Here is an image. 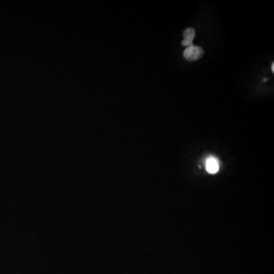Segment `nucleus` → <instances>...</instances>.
<instances>
[{"label": "nucleus", "instance_id": "nucleus-1", "mask_svg": "<svg viewBox=\"0 0 274 274\" xmlns=\"http://www.w3.org/2000/svg\"><path fill=\"white\" fill-rule=\"evenodd\" d=\"M203 55H204V51L203 48L198 46H194V45L186 48L185 51H184V58L188 61L198 60L200 58L203 57Z\"/></svg>", "mask_w": 274, "mask_h": 274}, {"label": "nucleus", "instance_id": "nucleus-3", "mask_svg": "<svg viewBox=\"0 0 274 274\" xmlns=\"http://www.w3.org/2000/svg\"><path fill=\"white\" fill-rule=\"evenodd\" d=\"M196 32L195 30L192 28H188L187 29L184 30V40H188V41L193 42L194 37H195Z\"/></svg>", "mask_w": 274, "mask_h": 274}, {"label": "nucleus", "instance_id": "nucleus-4", "mask_svg": "<svg viewBox=\"0 0 274 274\" xmlns=\"http://www.w3.org/2000/svg\"><path fill=\"white\" fill-rule=\"evenodd\" d=\"M271 70H272V72H273V73H274V62H273V64H272Z\"/></svg>", "mask_w": 274, "mask_h": 274}, {"label": "nucleus", "instance_id": "nucleus-2", "mask_svg": "<svg viewBox=\"0 0 274 274\" xmlns=\"http://www.w3.org/2000/svg\"><path fill=\"white\" fill-rule=\"evenodd\" d=\"M219 164L215 157H209L206 162V169L209 173L216 174L218 172Z\"/></svg>", "mask_w": 274, "mask_h": 274}]
</instances>
